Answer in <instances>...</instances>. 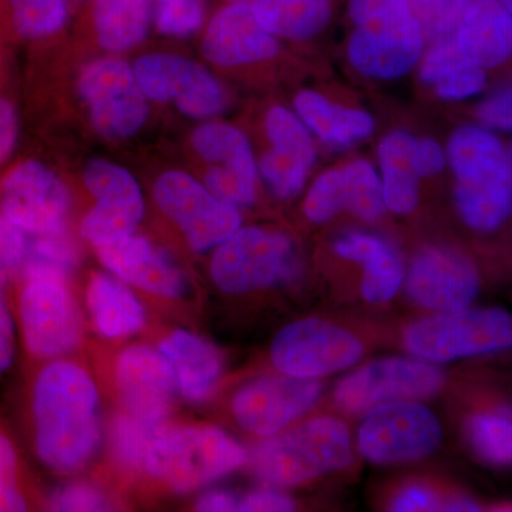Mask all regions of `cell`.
<instances>
[{"instance_id": "cell-44", "label": "cell", "mask_w": 512, "mask_h": 512, "mask_svg": "<svg viewBox=\"0 0 512 512\" xmlns=\"http://www.w3.org/2000/svg\"><path fill=\"white\" fill-rule=\"evenodd\" d=\"M483 126L500 131H512V83L488 96L476 111Z\"/></svg>"}, {"instance_id": "cell-16", "label": "cell", "mask_w": 512, "mask_h": 512, "mask_svg": "<svg viewBox=\"0 0 512 512\" xmlns=\"http://www.w3.org/2000/svg\"><path fill=\"white\" fill-rule=\"evenodd\" d=\"M84 183L97 202L82 222L83 237L97 248L133 235L144 214L136 178L120 165L92 160L84 170Z\"/></svg>"}, {"instance_id": "cell-31", "label": "cell", "mask_w": 512, "mask_h": 512, "mask_svg": "<svg viewBox=\"0 0 512 512\" xmlns=\"http://www.w3.org/2000/svg\"><path fill=\"white\" fill-rule=\"evenodd\" d=\"M156 13V0H94L97 40L110 52H124L143 42Z\"/></svg>"}, {"instance_id": "cell-21", "label": "cell", "mask_w": 512, "mask_h": 512, "mask_svg": "<svg viewBox=\"0 0 512 512\" xmlns=\"http://www.w3.org/2000/svg\"><path fill=\"white\" fill-rule=\"evenodd\" d=\"M265 130L271 148L262 156L259 170L275 197L291 200L303 190L315 164V143L301 117L286 107L268 111Z\"/></svg>"}, {"instance_id": "cell-37", "label": "cell", "mask_w": 512, "mask_h": 512, "mask_svg": "<svg viewBox=\"0 0 512 512\" xmlns=\"http://www.w3.org/2000/svg\"><path fill=\"white\" fill-rule=\"evenodd\" d=\"M473 0H410L424 37L430 43L456 36Z\"/></svg>"}, {"instance_id": "cell-51", "label": "cell", "mask_w": 512, "mask_h": 512, "mask_svg": "<svg viewBox=\"0 0 512 512\" xmlns=\"http://www.w3.org/2000/svg\"><path fill=\"white\" fill-rule=\"evenodd\" d=\"M501 2H503L505 8H507L508 12H510L512 15V0H501Z\"/></svg>"}, {"instance_id": "cell-20", "label": "cell", "mask_w": 512, "mask_h": 512, "mask_svg": "<svg viewBox=\"0 0 512 512\" xmlns=\"http://www.w3.org/2000/svg\"><path fill=\"white\" fill-rule=\"evenodd\" d=\"M406 291L417 305L440 313L467 309L480 291V276L470 259L453 249H423L413 259Z\"/></svg>"}, {"instance_id": "cell-40", "label": "cell", "mask_w": 512, "mask_h": 512, "mask_svg": "<svg viewBox=\"0 0 512 512\" xmlns=\"http://www.w3.org/2000/svg\"><path fill=\"white\" fill-rule=\"evenodd\" d=\"M29 245L30 235L0 215V288L22 274Z\"/></svg>"}, {"instance_id": "cell-17", "label": "cell", "mask_w": 512, "mask_h": 512, "mask_svg": "<svg viewBox=\"0 0 512 512\" xmlns=\"http://www.w3.org/2000/svg\"><path fill=\"white\" fill-rule=\"evenodd\" d=\"M322 387L315 379L266 376L239 389L232 413L239 426L259 437L281 433L318 402Z\"/></svg>"}, {"instance_id": "cell-29", "label": "cell", "mask_w": 512, "mask_h": 512, "mask_svg": "<svg viewBox=\"0 0 512 512\" xmlns=\"http://www.w3.org/2000/svg\"><path fill=\"white\" fill-rule=\"evenodd\" d=\"M295 109L305 126L333 148L355 146L375 131V120L367 111L338 106L313 90L296 94Z\"/></svg>"}, {"instance_id": "cell-45", "label": "cell", "mask_w": 512, "mask_h": 512, "mask_svg": "<svg viewBox=\"0 0 512 512\" xmlns=\"http://www.w3.org/2000/svg\"><path fill=\"white\" fill-rule=\"evenodd\" d=\"M392 510L397 512L437 511L440 501L429 488L421 485L407 487L393 501Z\"/></svg>"}, {"instance_id": "cell-24", "label": "cell", "mask_w": 512, "mask_h": 512, "mask_svg": "<svg viewBox=\"0 0 512 512\" xmlns=\"http://www.w3.org/2000/svg\"><path fill=\"white\" fill-rule=\"evenodd\" d=\"M97 255L117 278L143 291L175 299L187 289L180 269L146 238L130 235L97 247Z\"/></svg>"}, {"instance_id": "cell-30", "label": "cell", "mask_w": 512, "mask_h": 512, "mask_svg": "<svg viewBox=\"0 0 512 512\" xmlns=\"http://www.w3.org/2000/svg\"><path fill=\"white\" fill-rule=\"evenodd\" d=\"M94 326L110 339L126 338L144 326L146 312L134 293L119 279L96 274L86 292Z\"/></svg>"}, {"instance_id": "cell-11", "label": "cell", "mask_w": 512, "mask_h": 512, "mask_svg": "<svg viewBox=\"0 0 512 512\" xmlns=\"http://www.w3.org/2000/svg\"><path fill=\"white\" fill-rule=\"evenodd\" d=\"M443 440L440 421L413 400L382 404L370 412L359 430V450L373 463L420 460Z\"/></svg>"}, {"instance_id": "cell-26", "label": "cell", "mask_w": 512, "mask_h": 512, "mask_svg": "<svg viewBox=\"0 0 512 512\" xmlns=\"http://www.w3.org/2000/svg\"><path fill=\"white\" fill-rule=\"evenodd\" d=\"M160 350L173 367L175 384L185 399L202 402L210 396L224 369L220 350L185 330L170 333Z\"/></svg>"}, {"instance_id": "cell-15", "label": "cell", "mask_w": 512, "mask_h": 512, "mask_svg": "<svg viewBox=\"0 0 512 512\" xmlns=\"http://www.w3.org/2000/svg\"><path fill=\"white\" fill-rule=\"evenodd\" d=\"M146 97L173 100L178 110L195 119H208L227 109L228 96L222 84L198 63L168 53L141 56L134 66Z\"/></svg>"}, {"instance_id": "cell-41", "label": "cell", "mask_w": 512, "mask_h": 512, "mask_svg": "<svg viewBox=\"0 0 512 512\" xmlns=\"http://www.w3.org/2000/svg\"><path fill=\"white\" fill-rule=\"evenodd\" d=\"M26 510L28 503L19 488L15 447L8 437L0 434V512Z\"/></svg>"}, {"instance_id": "cell-46", "label": "cell", "mask_w": 512, "mask_h": 512, "mask_svg": "<svg viewBox=\"0 0 512 512\" xmlns=\"http://www.w3.org/2000/svg\"><path fill=\"white\" fill-rule=\"evenodd\" d=\"M15 353V323L6 302L5 293L0 288V377L8 372Z\"/></svg>"}, {"instance_id": "cell-43", "label": "cell", "mask_w": 512, "mask_h": 512, "mask_svg": "<svg viewBox=\"0 0 512 512\" xmlns=\"http://www.w3.org/2000/svg\"><path fill=\"white\" fill-rule=\"evenodd\" d=\"M22 137V114L18 103L0 93V168L8 165L18 150Z\"/></svg>"}, {"instance_id": "cell-10", "label": "cell", "mask_w": 512, "mask_h": 512, "mask_svg": "<svg viewBox=\"0 0 512 512\" xmlns=\"http://www.w3.org/2000/svg\"><path fill=\"white\" fill-rule=\"evenodd\" d=\"M154 200L183 231L195 251L217 247L241 229L242 217L237 208L181 171H168L158 178Z\"/></svg>"}, {"instance_id": "cell-50", "label": "cell", "mask_w": 512, "mask_h": 512, "mask_svg": "<svg viewBox=\"0 0 512 512\" xmlns=\"http://www.w3.org/2000/svg\"><path fill=\"white\" fill-rule=\"evenodd\" d=\"M447 511H478L480 507L478 504L473 503L470 500H457L454 503L448 504L446 507Z\"/></svg>"}, {"instance_id": "cell-48", "label": "cell", "mask_w": 512, "mask_h": 512, "mask_svg": "<svg viewBox=\"0 0 512 512\" xmlns=\"http://www.w3.org/2000/svg\"><path fill=\"white\" fill-rule=\"evenodd\" d=\"M417 160L421 177H433L446 167L447 151L433 138H420L417 140Z\"/></svg>"}, {"instance_id": "cell-27", "label": "cell", "mask_w": 512, "mask_h": 512, "mask_svg": "<svg viewBox=\"0 0 512 512\" xmlns=\"http://www.w3.org/2000/svg\"><path fill=\"white\" fill-rule=\"evenodd\" d=\"M384 202L394 214H410L419 202L420 168L417 138L407 131L387 134L379 144Z\"/></svg>"}, {"instance_id": "cell-22", "label": "cell", "mask_w": 512, "mask_h": 512, "mask_svg": "<svg viewBox=\"0 0 512 512\" xmlns=\"http://www.w3.org/2000/svg\"><path fill=\"white\" fill-rule=\"evenodd\" d=\"M116 382L128 413L164 426L177 389L173 367L161 350L133 346L121 353Z\"/></svg>"}, {"instance_id": "cell-4", "label": "cell", "mask_w": 512, "mask_h": 512, "mask_svg": "<svg viewBox=\"0 0 512 512\" xmlns=\"http://www.w3.org/2000/svg\"><path fill=\"white\" fill-rule=\"evenodd\" d=\"M352 461L346 424L335 417H319L259 444L252 468L266 483L289 487L348 467Z\"/></svg>"}, {"instance_id": "cell-7", "label": "cell", "mask_w": 512, "mask_h": 512, "mask_svg": "<svg viewBox=\"0 0 512 512\" xmlns=\"http://www.w3.org/2000/svg\"><path fill=\"white\" fill-rule=\"evenodd\" d=\"M19 318L26 348L40 359L72 352L82 338V318L67 276L45 268H25Z\"/></svg>"}, {"instance_id": "cell-38", "label": "cell", "mask_w": 512, "mask_h": 512, "mask_svg": "<svg viewBox=\"0 0 512 512\" xmlns=\"http://www.w3.org/2000/svg\"><path fill=\"white\" fill-rule=\"evenodd\" d=\"M77 264V252L72 242L59 234L37 235L30 238L25 268H45L69 275ZM23 272V271H22Z\"/></svg>"}, {"instance_id": "cell-47", "label": "cell", "mask_w": 512, "mask_h": 512, "mask_svg": "<svg viewBox=\"0 0 512 512\" xmlns=\"http://www.w3.org/2000/svg\"><path fill=\"white\" fill-rule=\"evenodd\" d=\"M295 510L291 498L275 491H258L249 494L238 505V511L244 512H288Z\"/></svg>"}, {"instance_id": "cell-14", "label": "cell", "mask_w": 512, "mask_h": 512, "mask_svg": "<svg viewBox=\"0 0 512 512\" xmlns=\"http://www.w3.org/2000/svg\"><path fill=\"white\" fill-rule=\"evenodd\" d=\"M437 367L407 359L370 363L346 376L335 390L336 404L348 413H365L382 404L426 399L443 387Z\"/></svg>"}, {"instance_id": "cell-42", "label": "cell", "mask_w": 512, "mask_h": 512, "mask_svg": "<svg viewBox=\"0 0 512 512\" xmlns=\"http://www.w3.org/2000/svg\"><path fill=\"white\" fill-rule=\"evenodd\" d=\"M52 508L56 511L90 512L111 510L109 500L93 484L70 483L53 495Z\"/></svg>"}, {"instance_id": "cell-52", "label": "cell", "mask_w": 512, "mask_h": 512, "mask_svg": "<svg viewBox=\"0 0 512 512\" xmlns=\"http://www.w3.org/2000/svg\"><path fill=\"white\" fill-rule=\"evenodd\" d=\"M234 2H244V0H234Z\"/></svg>"}, {"instance_id": "cell-2", "label": "cell", "mask_w": 512, "mask_h": 512, "mask_svg": "<svg viewBox=\"0 0 512 512\" xmlns=\"http://www.w3.org/2000/svg\"><path fill=\"white\" fill-rule=\"evenodd\" d=\"M454 200L461 220L477 232H493L512 212V143L481 126L457 128L448 140Z\"/></svg>"}, {"instance_id": "cell-18", "label": "cell", "mask_w": 512, "mask_h": 512, "mask_svg": "<svg viewBox=\"0 0 512 512\" xmlns=\"http://www.w3.org/2000/svg\"><path fill=\"white\" fill-rule=\"evenodd\" d=\"M198 156L210 164L205 174L208 190L232 207H247L256 197V163L251 143L228 123L204 124L192 134Z\"/></svg>"}, {"instance_id": "cell-33", "label": "cell", "mask_w": 512, "mask_h": 512, "mask_svg": "<svg viewBox=\"0 0 512 512\" xmlns=\"http://www.w3.org/2000/svg\"><path fill=\"white\" fill-rule=\"evenodd\" d=\"M0 5L6 30L20 42L50 39L69 20L67 0H0Z\"/></svg>"}, {"instance_id": "cell-19", "label": "cell", "mask_w": 512, "mask_h": 512, "mask_svg": "<svg viewBox=\"0 0 512 512\" xmlns=\"http://www.w3.org/2000/svg\"><path fill=\"white\" fill-rule=\"evenodd\" d=\"M386 210L382 180L366 160H353L319 175L303 204L306 217L315 224H325L342 211L376 221Z\"/></svg>"}, {"instance_id": "cell-35", "label": "cell", "mask_w": 512, "mask_h": 512, "mask_svg": "<svg viewBox=\"0 0 512 512\" xmlns=\"http://www.w3.org/2000/svg\"><path fill=\"white\" fill-rule=\"evenodd\" d=\"M163 427L128 412L119 414L110 427V450L114 461L127 470L140 467L146 461L153 441L163 433Z\"/></svg>"}, {"instance_id": "cell-34", "label": "cell", "mask_w": 512, "mask_h": 512, "mask_svg": "<svg viewBox=\"0 0 512 512\" xmlns=\"http://www.w3.org/2000/svg\"><path fill=\"white\" fill-rule=\"evenodd\" d=\"M468 443L478 457L495 466H512V413L495 410L474 414L467 421Z\"/></svg>"}, {"instance_id": "cell-1", "label": "cell", "mask_w": 512, "mask_h": 512, "mask_svg": "<svg viewBox=\"0 0 512 512\" xmlns=\"http://www.w3.org/2000/svg\"><path fill=\"white\" fill-rule=\"evenodd\" d=\"M36 451L60 474L80 470L100 444L99 392L82 367L49 363L37 376L32 400Z\"/></svg>"}, {"instance_id": "cell-13", "label": "cell", "mask_w": 512, "mask_h": 512, "mask_svg": "<svg viewBox=\"0 0 512 512\" xmlns=\"http://www.w3.org/2000/svg\"><path fill=\"white\" fill-rule=\"evenodd\" d=\"M79 92L93 126L104 137L123 140L134 136L147 121L146 94L134 70L121 60L89 64L80 76Z\"/></svg>"}, {"instance_id": "cell-8", "label": "cell", "mask_w": 512, "mask_h": 512, "mask_svg": "<svg viewBox=\"0 0 512 512\" xmlns=\"http://www.w3.org/2000/svg\"><path fill=\"white\" fill-rule=\"evenodd\" d=\"M291 239L262 228L238 229L222 242L211 262L215 285L228 293H248L284 282L295 274Z\"/></svg>"}, {"instance_id": "cell-23", "label": "cell", "mask_w": 512, "mask_h": 512, "mask_svg": "<svg viewBox=\"0 0 512 512\" xmlns=\"http://www.w3.org/2000/svg\"><path fill=\"white\" fill-rule=\"evenodd\" d=\"M202 52L215 66L238 67L278 55L276 37L258 22L247 2H234L212 18Z\"/></svg>"}, {"instance_id": "cell-36", "label": "cell", "mask_w": 512, "mask_h": 512, "mask_svg": "<svg viewBox=\"0 0 512 512\" xmlns=\"http://www.w3.org/2000/svg\"><path fill=\"white\" fill-rule=\"evenodd\" d=\"M360 265L365 266L362 281L363 298L370 303L392 301L403 279L402 261L392 245L386 242L379 251L370 255Z\"/></svg>"}, {"instance_id": "cell-5", "label": "cell", "mask_w": 512, "mask_h": 512, "mask_svg": "<svg viewBox=\"0 0 512 512\" xmlns=\"http://www.w3.org/2000/svg\"><path fill=\"white\" fill-rule=\"evenodd\" d=\"M247 460L244 447L215 427L163 431L148 450L146 468L177 493H188L224 477Z\"/></svg>"}, {"instance_id": "cell-6", "label": "cell", "mask_w": 512, "mask_h": 512, "mask_svg": "<svg viewBox=\"0 0 512 512\" xmlns=\"http://www.w3.org/2000/svg\"><path fill=\"white\" fill-rule=\"evenodd\" d=\"M406 348L427 362L444 363L512 348V316L504 309H463L413 323Z\"/></svg>"}, {"instance_id": "cell-28", "label": "cell", "mask_w": 512, "mask_h": 512, "mask_svg": "<svg viewBox=\"0 0 512 512\" xmlns=\"http://www.w3.org/2000/svg\"><path fill=\"white\" fill-rule=\"evenodd\" d=\"M419 64L421 82L433 87L440 99H470L487 84V73L461 53L456 36L431 43Z\"/></svg>"}, {"instance_id": "cell-32", "label": "cell", "mask_w": 512, "mask_h": 512, "mask_svg": "<svg viewBox=\"0 0 512 512\" xmlns=\"http://www.w3.org/2000/svg\"><path fill=\"white\" fill-rule=\"evenodd\" d=\"M256 19L275 37L308 40L332 19V0H252Z\"/></svg>"}, {"instance_id": "cell-9", "label": "cell", "mask_w": 512, "mask_h": 512, "mask_svg": "<svg viewBox=\"0 0 512 512\" xmlns=\"http://www.w3.org/2000/svg\"><path fill=\"white\" fill-rule=\"evenodd\" d=\"M69 211L66 184L39 158H23L0 177V215L30 237L63 232Z\"/></svg>"}, {"instance_id": "cell-49", "label": "cell", "mask_w": 512, "mask_h": 512, "mask_svg": "<svg viewBox=\"0 0 512 512\" xmlns=\"http://www.w3.org/2000/svg\"><path fill=\"white\" fill-rule=\"evenodd\" d=\"M238 501L227 491H211L202 495L197 503V510L204 512L238 511Z\"/></svg>"}, {"instance_id": "cell-39", "label": "cell", "mask_w": 512, "mask_h": 512, "mask_svg": "<svg viewBox=\"0 0 512 512\" xmlns=\"http://www.w3.org/2000/svg\"><path fill=\"white\" fill-rule=\"evenodd\" d=\"M156 16L164 35L190 36L204 20V0H156Z\"/></svg>"}, {"instance_id": "cell-3", "label": "cell", "mask_w": 512, "mask_h": 512, "mask_svg": "<svg viewBox=\"0 0 512 512\" xmlns=\"http://www.w3.org/2000/svg\"><path fill=\"white\" fill-rule=\"evenodd\" d=\"M349 62L370 79L394 80L419 66L423 30L410 0H349Z\"/></svg>"}, {"instance_id": "cell-12", "label": "cell", "mask_w": 512, "mask_h": 512, "mask_svg": "<svg viewBox=\"0 0 512 512\" xmlns=\"http://www.w3.org/2000/svg\"><path fill=\"white\" fill-rule=\"evenodd\" d=\"M363 345L348 330L305 319L286 326L272 343V362L284 375L318 379L359 362Z\"/></svg>"}, {"instance_id": "cell-25", "label": "cell", "mask_w": 512, "mask_h": 512, "mask_svg": "<svg viewBox=\"0 0 512 512\" xmlns=\"http://www.w3.org/2000/svg\"><path fill=\"white\" fill-rule=\"evenodd\" d=\"M457 46L471 63L495 69L512 59V15L501 0H473L456 32Z\"/></svg>"}]
</instances>
